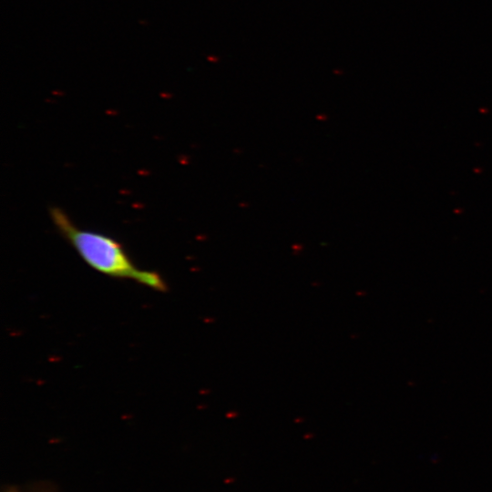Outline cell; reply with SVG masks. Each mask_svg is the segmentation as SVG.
Wrapping results in <instances>:
<instances>
[{
  "label": "cell",
  "mask_w": 492,
  "mask_h": 492,
  "mask_svg": "<svg viewBox=\"0 0 492 492\" xmlns=\"http://www.w3.org/2000/svg\"><path fill=\"white\" fill-rule=\"evenodd\" d=\"M207 60L211 63H217L220 60V57L215 55H209L206 56Z\"/></svg>",
  "instance_id": "obj_2"
},
{
  "label": "cell",
  "mask_w": 492,
  "mask_h": 492,
  "mask_svg": "<svg viewBox=\"0 0 492 492\" xmlns=\"http://www.w3.org/2000/svg\"><path fill=\"white\" fill-rule=\"evenodd\" d=\"M138 25L143 26H146L149 25V21L146 20V19H139V20L138 21Z\"/></svg>",
  "instance_id": "obj_3"
},
{
  "label": "cell",
  "mask_w": 492,
  "mask_h": 492,
  "mask_svg": "<svg viewBox=\"0 0 492 492\" xmlns=\"http://www.w3.org/2000/svg\"><path fill=\"white\" fill-rule=\"evenodd\" d=\"M49 215L59 234L90 268L111 278L132 280L155 291L167 292L168 286L161 275L156 271L138 268L116 239L78 228L59 207L52 206Z\"/></svg>",
  "instance_id": "obj_1"
}]
</instances>
